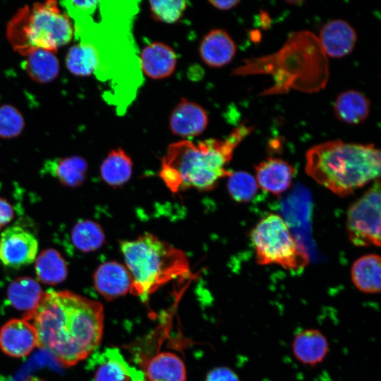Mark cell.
<instances>
[{"label": "cell", "mask_w": 381, "mask_h": 381, "mask_svg": "<svg viewBox=\"0 0 381 381\" xmlns=\"http://www.w3.org/2000/svg\"><path fill=\"white\" fill-rule=\"evenodd\" d=\"M205 381H240L237 374L227 367H217L210 370Z\"/></svg>", "instance_id": "cell-31"}, {"label": "cell", "mask_w": 381, "mask_h": 381, "mask_svg": "<svg viewBox=\"0 0 381 381\" xmlns=\"http://www.w3.org/2000/svg\"><path fill=\"white\" fill-rule=\"evenodd\" d=\"M35 270L39 281L47 284L62 282L67 277V265L56 250H44L35 258Z\"/></svg>", "instance_id": "cell-25"}, {"label": "cell", "mask_w": 381, "mask_h": 381, "mask_svg": "<svg viewBox=\"0 0 381 381\" xmlns=\"http://www.w3.org/2000/svg\"><path fill=\"white\" fill-rule=\"evenodd\" d=\"M150 15L164 23H176L183 16L187 2L183 0H152L149 1Z\"/></svg>", "instance_id": "cell-29"}, {"label": "cell", "mask_w": 381, "mask_h": 381, "mask_svg": "<svg viewBox=\"0 0 381 381\" xmlns=\"http://www.w3.org/2000/svg\"><path fill=\"white\" fill-rule=\"evenodd\" d=\"M346 231L356 246H380V183L372 186L347 211Z\"/></svg>", "instance_id": "cell-7"}, {"label": "cell", "mask_w": 381, "mask_h": 381, "mask_svg": "<svg viewBox=\"0 0 381 381\" xmlns=\"http://www.w3.org/2000/svg\"><path fill=\"white\" fill-rule=\"evenodd\" d=\"M42 170L65 186L78 187L86 178L87 163L79 156L58 157L47 160Z\"/></svg>", "instance_id": "cell-18"}, {"label": "cell", "mask_w": 381, "mask_h": 381, "mask_svg": "<svg viewBox=\"0 0 381 381\" xmlns=\"http://www.w3.org/2000/svg\"><path fill=\"white\" fill-rule=\"evenodd\" d=\"M25 126L20 111L11 104L0 106V137L10 139L21 134Z\"/></svg>", "instance_id": "cell-30"}, {"label": "cell", "mask_w": 381, "mask_h": 381, "mask_svg": "<svg viewBox=\"0 0 381 381\" xmlns=\"http://www.w3.org/2000/svg\"><path fill=\"white\" fill-rule=\"evenodd\" d=\"M133 162L130 156L120 147L111 150L100 167L102 179L111 186H120L131 178Z\"/></svg>", "instance_id": "cell-24"}, {"label": "cell", "mask_w": 381, "mask_h": 381, "mask_svg": "<svg viewBox=\"0 0 381 381\" xmlns=\"http://www.w3.org/2000/svg\"><path fill=\"white\" fill-rule=\"evenodd\" d=\"M140 64L143 72L147 77L159 80L173 74L177 64V56L174 50L168 44L155 42L142 50Z\"/></svg>", "instance_id": "cell-15"}, {"label": "cell", "mask_w": 381, "mask_h": 381, "mask_svg": "<svg viewBox=\"0 0 381 381\" xmlns=\"http://www.w3.org/2000/svg\"><path fill=\"white\" fill-rule=\"evenodd\" d=\"M42 294L38 282L29 277L16 278L8 285L7 289L9 303L16 309L25 313L36 308Z\"/></svg>", "instance_id": "cell-23"}, {"label": "cell", "mask_w": 381, "mask_h": 381, "mask_svg": "<svg viewBox=\"0 0 381 381\" xmlns=\"http://www.w3.org/2000/svg\"><path fill=\"white\" fill-rule=\"evenodd\" d=\"M286 2H288L289 4H297L301 3L302 1H286Z\"/></svg>", "instance_id": "cell-35"}, {"label": "cell", "mask_w": 381, "mask_h": 381, "mask_svg": "<svg viewBox=\"0 0 381 381\" xmlns=\"http://www.w3.org/2000/svg\"><path fill=\"white\" fill-rule=\"evenodd\" d=\"M148 381H186L184 363L176 354L164 351L149 362L145 373Z\"/></svg>", "instance_id": "cell-21"}, {"label": "cell", "mask_w": 381, "mask_h": 381, "mask_svg": "<svg viewBox=\"0 0 381 381\" xmlns=\"http://www.w3.org/2000/svg\"><path fill=\"white\" fill-rule=\"evenodd\" d=\"M306 172L318 184L344 197L380 175V151L372 144L324 142L308 150Z\"/></svg>", "instance_id": "cell-3"}, {"label": "cell", "mask_w": 381, "mask_h": 381, "mask_svg": "<svg viewBox=\"0 0 381 381\" xmlns=\"http://www.w3.org/2000/svg\"><path fill=\"white\" fill-rule=\"evenodd\" d=\"M335 116L349 124H358L365 120L370 112V101L361 92L346 90L340 93L334 105Z\"/></svg>", "instance_id": "cell-22"}, {"label": "cell", "mask_w": 381, "mask_h": 381, "mask_svg": "<svg viewBox=\"0 0 381 381\" xmlns=\"http://www.w3.org/2000/svg\"><path fill=\"white\" fill-rule=\"evenodd\" d=\"M66 7L70 11H77L88 13L92 12L99 4L97 1H66Z\"/></svg>", "instance_id": "cell-32"}, {"label": "cell", "mask_w": 381, "mask_h": 381, "mask_svg": "<svg viewBox=\"0 0 381 381\" xmlns=\"http://www.w3.org/2000/svg\"><path fill=\"white\" fill-rule=\"evenodd\" d=\"M228 178V190L235 201L245 203L255 197L258 185L251 174L245 171H236L232 172Z\"/></svg>", "instance_id": "cell-28"}, {"label": "cell", "mask_w": 381, "mask_h": 381, "mask_svg": "<svg viewBox=\"0 0 381 381\" xmlns=\"http://www.w3.org/2000/svg\"><path fill=\"white\" fill-rule=\"evenodd\" d=\"M251 240L259 265L275 264L293 271L308 263L305 248L291 234L288 224L277 214L262 219L251 232Z\"/></svg>", "instance_id": "cell-6"}, {"label": "cell", "mask_w": 381, "mask_h": 381, "mask_svg": "<svg viewBox=\"0 0 381 381\" xmlns=\"http://www.w3.org/2000/svg\"><path fill=\"white\" fill-rule=\"evenodd\" d=\"M236 52V46L229 33L223 29L210 30L202 39L199 53L210 67L219 68L228 64Z\"/></svg>", "instance_id": "cell-16"}, {"label": "cell", "mask_w": 381, "mask_h": 381, "mask_svg": "<svg viewBox=\"0 0 381 381\" xmlns=\"http://www.w3.org/2000/svg\"><path fill=\"white\" fill-rule=\"evenodd\" d=\"M258 186L275 195L285 192L291 186L294 167L285 160L269 157L255 166Z\"/></svg>", "instance_id": "cell-13"}, {"label": "cell", "mask_w": 381, "mask_h": 381, "mask_svg": "<svg viewBox=\"0 0 381 381\" xmlns=\"http://www.w3.org/2000/svg\"><path fill=\"white\" fill-rule=\"evenodd\" d=\"M23 318L35 328L37 346L64 366L86 358L102 338V304L69 291L43 292L36 308Z\"/></svg>", "instance_id": "cell-1"}, {"label": "cell", "mask_w": 381, "mask_h": 381, "mask_svg": "<svg viewBox=\"0 0 381 381\" xmlns=\"http://www.w3.org/2000/svg\"><path fill=\"white\" fill-rule=\"evenodd\" d=\"M139 381H147L146 380H139Z\"/></svg>", "instance_id": "cell-37"}, {"label": "cell", "mask_w": 381, "mask_h": 381, "mask_svg": "<svg viewBox=\"0 0 381 381\" xmlns=\"http://www.w3.org/2000/svg\"><path fill=\"white\" fill-rule=\"evenodd\" d=\"M209 3L211 4L214 7L219 10H229L238 4L239 1L238 0H229V1H209Z\"/></svg>", "instance_id": "cell-34"}, {"label": "cell", "mask_w": 381, "mask_h": 381, "mask_svg": "<svg viewBox=\"0 0 381 381\" xmlns=\"http://www.w3.org/2000/svg\"><path fill=\"white\" fill-rule=\"evenodd\" d=\"M291 349L296 360L304 365L314 366L324 361L329 352V344L319 329H305L294 336Z\"/></svg>", "instance_id": "cell-17"}, {"label": "cell", "mask_w": 381, "mask_h": 381, "mask_svg": "<svg viewBox=\"0 0 381 381\" xmlns=\"http://www.w3.org/2000/svg\"><path fill=\"white\" fill-rule=\"evenodd\" d=\"M22 67L32 80L41 84L53 81L60 71L55 53L44 49H36L28 54Z\"/></svg>", "instance_id": "cell-20"}, {"label": "cell", "mask_w": 381, "mask_h": 381, "mask_svg": "<svg viewBox=\"0 0 381 381\" xmlns=\"http://www.w3.org/2000/svg\"><path fill=\"white\" fill-rule=\"evenodd\" d=\"M37 341L35 328L24 318L10 320L0 329V348L12 357L28 356L37 346Z\"/></svg>", "instance_id": "cell-10"}, {"label": "cell", "mask_w": 381, "mask_h": 381, "mask_svg": "<svg viewBox=\"0 0 381 381\" xmlns=\"http://www.w3.org/2000/svg\"><path fill=\"white\" fill-rule=\"evenodd\" d=\"M38 250L36 237L20 226L6 228L0 236V260L6 267L20 268L33 262Z\"/></svg>", "instance_id": "cell-8"}, {"label": "cell", "mask_w": 381, "mask_h": 381, "mask_svg": "<svg viewBox=\"0 0 381 381\" xmlns=\"http://www.w3.org/2000/svg\"><path fill=\"white\" fill-rule=\"evenodd\" d=\"M251 131L241 124L224 140L210 138L197 143L183 140L170 144L162 160L161 179L173 193L191 188L213 189L220 179L232 174L226 166Z\"/></svg>", "instance_id": "cell-2"}, {"label": "cell", "mask_w": 381, "mask_h": 381, "mask_svg": "<svg viewBox=\"0 0 381 381\" xmlns=\"http://www.w3.org/2000/svg\"><path fill=\"white\" fill-rule=\"evenodd\" d=\"M14 217L13 207L8 201L0 197V230Z\"/></svg>", "instance_id": "cell-33"}, {"label": "cell", "mask_w": 381, "mask_h": 381, "mask_svg": "<svg viewBox=\"0 0 381 381\" xmlns=\"http://www.w3.org/2000/svg\"><path fill=\"white\" fill-rule=\"evenodd\" d=\"M94 369L93 381H139L145 380V373L131 365L120 350L107 347L92 355L89 361Z\"/></svg>", "instance_id": "cell-9"}, {"label": "cell", "mask_w": 381, "mask_h": 381, "mask_svg": "<svg viewBox=\"0 0 381 381\" xmlns=\"http://www.w3.org/2000/svg\"><path fill=\"white\" fill-rule=\"evenodd\" d=\"M66 66L70 73L86 77L95 72L99 64V55L95 47L86 42L71 46L66 55Z\"/></svg>", "instance_id": "cell-26"}, {"label": "cell", "mask_w": 381, "mask_h": 381, "mask_svg": "<svg viewBox=\"0 0 381 381\" xmlns=\"http://www.w3.org/2000/svg\"><path fill=\"white\" fill-rule=\"evenodd\" d=\"M26 381H42V380H39V379H37V378H33V377H32V378L28 379V380H26Z\"/></svg>", "instance_id": "cell-36"}, {"label": "cell", "mask_w": 381, "mask_h": 381, "mask_svg": "<svg viewBox=\"0 0 381 381\" xmlns=\"http://www.w3.org/2000/svg\"><path fill=\"white\" fill-rule=\"evenodd\" d=\"M71 238L75 248L85 253L97 250L105 240L100 225L89 219L78 221L71 230Z\"/></svg>", "instance_id": "cell-27"}, {"label": "cell", "mask_w": 381, "mask_h": 381, "mask_svg": "<svg viewBox=\"0 0 381 381\" xmlns=\"http://www.w3.org/2000/svg\"><path fill=\"white\" fill-rule=\"evenodd\" d=\"M97 291L107 301H111L130 292L131 277L123 265L116 261L101 264L93 275Z\"/></svg>", "instance_id": "cell-12"}, {"label": "cell", "mask_w": 381, "mask_h": 381, "mask_svg": "<svg viewBox=\"0 0 381 381\" xmlns=\"http://www.w3.org/2000/svg\"><path fill=\"white\" fill-rule=\"evenodd\" d=\"M73 35L68 16L60 11L55 1L25 6L16 13L7 28L11 44L25 56L36 49L55 53L68 44Z\"/></svg>", "instance_id": "cell-5"}, {"label": "cell", "mask_w": 381, "mask_h": 381, "mask_svg": "<svg viewBox=\"0 0 381 381\" xmlns=\"http://www.w3.org/2000/svg\"><path fill=\"white\" fill-rule=\"evenodd\" d=\"M380 257L375 254L363 255L356 260L351 270L354 286L365 294H379L381 289Z\"/></svg>", "instance_id": "cell-19"}, {"label": "cell", "mask_w": 381, "mask_h": 381, "mask_svg": "<svg viewBox=\"0 0 381 381\" xmlns=\"http://www.w3.org/2000/svg\"><path fill=\"white\" fill-rule=\"evenodd\" d=\"M121 250L131 277L130 293L144 301L163 284L190 273L185 253L150 233L122 241Z\"/></svg>", "instance_id": "cell-4"}, {"label": "cell", "mask_w": 381, "mask_h": 381, "mask_svg": "<svg viewBox=\"0 0 381 381\" xmlns=\"http://www.w3.org/2000/svg\"><path fill=\"white\" fill-rule=\"evenodd\" d=\"M208 121L207 113L202 107L181 98L170 114L169 125L174 135L187 138L202 133Z\"/></svg>", "instance_id": "cell-11"}, {"label": "cell", "mask_w": 381, "mask_h": 381, "mask_svg": "<svg viewBox=\"0 0 381 381\" xmlns=\"http://www.w3.org/2000/svg\"><path fill=\"white\" fill-rule=\"evenodd\" d=\"M357 34L346 21L337 19L325 23L320 32L319 42L328 56L334 58L349 54L354 48Z\"/></svg>", "instance_id": "cell-14"}]
</instances>
